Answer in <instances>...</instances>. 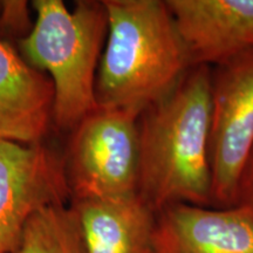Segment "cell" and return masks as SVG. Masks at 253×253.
<instances>
[{
    "label": "cell",
    "mask_w": 253,
    "mask_h": 253,
    "mask_svg": "<svg viewBox=\"0 0 253 253\" xmlns=\"http://www.w3.org/2000/svg\"><path fill=\"white\" fill-rule=\"evenodd\" d=\"M211 71L191 67L138 119L137 194L156 213L176 203L212 208Z\"/></svg>",
    "instance_id": "cell-1"
},
{
    "label": "cell",
    "mask_w": 253,
    "mask_h": 253,
    "mask_svg": "<svg viewBox=\"0 0 253 253\" xmlns=\"http://www.w3.org/2000/svg\"><path fill=\"white\" fill-rule=\"evenodd\" d=\"M108 32L97 69V107L141 114L192 67L163 0H103Z\"/></svg>",
    "instance_id": "cell-2"
},
{
    "label": "cell",
    "mask_w": 253,
    "mask_h": 253,
    "mask_svg": "<svg viewBox=\"0 0 253 253\" xmlns=\"http://www.w3.org/2000/svg\"><path fill=\"white\" fill-rule=\"evenodd\" d=\"M37 20L20 40L21 56L38 71L47 72L54 88L53 123L72 131L97 109V69L108 17L103 0H79L69 11L61 0H34Z\"/></svg>",
    "instance_id": "cell-3"
},
{
    "label": "cell",
    "mask_w": 253,
    "mask_h": 253,
    "mask_svg": "<svg viewBox=\"0 0 253 253\" xmlns=\"http://www.w3.org/2000/svg\"><path fill=\"white\" fill-rule=\"evenodd\" d=\"M137 114L97 107L71 131L65 162L71 201L137 194Z\"/></svg>",
    "instance_id": "cell-4"
},
{
    "label": "cell",
    "mask_w": 253,
    "mask_h": 253,
    "mask_svg": "<svg viewBox=\"0 0 253 253\" xmlns=\"http://www.w3.org/2000/svg\"><path fill=\"white\" fill-rule=\"evenodd\" d=\"M253 150V49L211 71L212 208L237 205L240 176Z\"/></svg>",
    "instance_id": "cell-5"
},
{
    "label": "cell",
    "mask_w": 253,
    "mask_h": 253,
    "mask_svg": "<svg viewBox=\"0 0 253 253\" xmlns=\"http://www.w3.org/2000/svg\"><path fill=\"white\" fill-rule=\"evenodd\" d=\"M69 202L63 157L43 142L0 140V253L14 249L38 211Z\"/></svg>",
    "instance_id": "cell-6"
},
{
    "label": "cell",
    "mask_w": 253,
    "mask_h": 253,
    "mask_svg": "<svg viewBox=\"0 0 253 253\" xmlns=\"http://www.w3.org/2000/svg\"><path fill=\"white\" fill-rule=\"evenodd\" d=\"M192 67L253 49V0H167Z\"/></svg>",
    "instance_id": "cell-7"
},
{
    "label": "cell",
    "mask_w": 253,
    "mask_h": 253,
    "mask_svg": "<svg viewBox=\"0 0 253 253\" xmlns=\"http://www.w3.org/2000/svg\"><path fill=\"white\" fill-rule=\"evenodd\" d=\"M151 253H253V212L168 205L156 213Z\"/></svg>",
    "instance_id": "cell-8"
},
{
    "label": "cell",
    "mask_w": 253,
    "mask_h": 253,
    "mask_svg": "<svg viewBox=\"0 0 253 253\" xmlns=\"http://www.w3.org/2000/svg\"><path fill=\"white\" fill-rule=\"evenodd\" d=\"M53 101L48 75L0 40V140L42 143L53 122Z\"/></svg>",
    "instance_id": "cell-9"
},
{
    "label": "cell",
    "mask_w": 253,
    "mask_h": 253,
    "mask_svg": "<svg viewBox=\"0 0 253 253\" xmlns=\"http://www.w3.org/2000/svg\"><path fill=\"white\" fill-rule=\"evenodd\" d=\"M86 253H151L156 212L138 194L71 201Z\"/></svg>",
    "instance_id": "cell-10"
},
{
    "label": "cell",
    "mask_w": 253,
    "mask_h": 253,
    "mask_svg": "<svg viewBox=\"0 0 253 253\" xmlns=\"http://www.w3.org/2000/svg\"><path fill=\"white\" fill-rule=\"evenodd\" d=\"M9 253H86L80 220L71 202L33 214Z\"/></svg>",
    "instance_id": "cell-11"
},
{
    "label": "cell",
    "mask_w": 253,
    "mask_h": 253,
    "mask_svg": "<svg viewBox=\"0 0 253 253\" xmlns=\"http://www.w3.org/2000/svg\"><path fill=\"white\" fill-rule=\"evenodd\" d=\"M0 28L5 31H20L28 24L26 1H2Z\"/></svg>",
    "instance_id": "cell-12"
},
{
    "label": "cell",
    "mask_w": 253,
    "mask_h": 253,
    "mask_svg": "<svg viewBox=\"0 0 253 253\" xmlns=\"http://www.w3.org/2000/svg\"><path fill=\"white\" fill-rule=\"evenodd\" d=\"M245 207L253 212V150L240 176L236 207Z\"/></svg>",
    "instance_id": "cell-13"
}]
</instances>
